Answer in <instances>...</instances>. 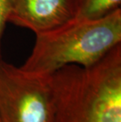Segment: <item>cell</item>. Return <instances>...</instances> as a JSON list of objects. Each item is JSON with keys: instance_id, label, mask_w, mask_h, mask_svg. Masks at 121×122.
Wrapping results in <instances>:
<instances>
[{"instance_id": "obj_1", "label": "cell", "mask_w": 121, "mask_h": 122, "mask_svg": "<svg viewBox=\"0 0 121 122\" xmlns=\"http://www.w3.org/2000/svg\"><path fill=\"white\" fill-rule=\"evenodd\" d=\"M53 122H121V43L91 66L49 75Z\"/></svg>"}, {"instance_id": "obj_2", "label": "cell", "mask_w": 121, "mask_h": 122, "mask_svg": "<svg viewBox=\"0 0 121 122\" xmlns=\"http://www.w3.org/2000/svg\"><path fill=\"white\" fill-rule=\"evenodd\" d=\"M121 43V9L99 19L71 20L35 35L32 53L20 68L48 76L67 65L92 66Z\"/></svg>"}, {"instance_id": "obj_3", "label": "cell", "mask_w": 121, "mask_h": 122, "mask_svg": "<svg viewBox=\"0 0 121 122\" xmlns=\"http://www.w3.org/2000/svg\"><path fill=\"white\" fill-rule=\"evenodd\" d=\"M0 122H53L49 75L0 59Z\"/></svg>"}, {"instance_id": "obj_4", "label": "cell", "mask_w": 121, "mask_h": 122, "mask_svg": "<svg viewBox=\"0 0 121 122\" xmlns=\"http://www.w3.org/2000/svg\"><path fill=\"white\" fill-rule=\"evenodd\" d=\"M76 17V0H13L8 22L38 35L54 30Z\"/></svg>"}, {"instance_id": "obj_5", "label": "cell", "mask_w": 121, "mask_h": 122, "mask_svg": "<svg viewBox=\"0 0 121 122\" xmlns=\"http://www.w3.org/2000/svg\"><path fill=\"white\" fill-rule=\"evenodd\" d=\"M77 19H99L121 9V0H76Z\"/></svg>"}, {"instance_id": "obj_6", "label": "cell", "mask_w": 121, "mask_h": 122, "mask_svg": "<svg viewBox=\"0 0 121 122\" xmlns=\"http://www.w3.org/2000/svg\"><path fill=\"white\" fill-rule=\"evenodd\" d=\"M13 0H0V59H1V40L6 24L8 22L9 14Z\"/></svg>"}]
</instances>
